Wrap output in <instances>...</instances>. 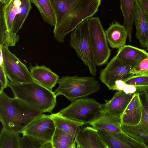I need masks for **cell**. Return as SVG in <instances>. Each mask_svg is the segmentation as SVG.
<instances>
[{"mask_svg": "<svg viewBox=\"0 0 148 148\" xmlns=\"http://www.w3.org/2000/svg\"><path fill=\"white\" fill-rule=\"evenodd\" d=\"M56 17L54 38L63 42L66 35L98 11L101 0H50Z\"/></svg>", "mask_w": 148, "mask_h": 148, "instance_id": "cell-1", "label": "cell"}, {"mask_svg": "<svg viewBox=\"0 0 148 148\" xmlns=\"http://www.w3.org/2000/svg\"><path fill=\"white\" fill-rule=\"evenodd\" d=\"M42 113L17 99L9 97L3 91L0 92V121L7 130L19 134Z\"/></svg>", "mask_w": 148, "mask_h": 148, "instance_id": "cell-2", "label": "cell"}, {"mask_svg": "<svg viewBox=\"0 0 148 148\" xmlns=\"http://www.w3.org/2000/svg\"><path fill=\"white\" fill-rule=\"evenodd\" d=\"M14 96L31 108L42 113L51 112L56 105L54 93L35 82L8 85Z\"/></svg>", "mask_w": 148, "mask_h": 148, "instance_id": "cell-3", "label": "cell"}, {"mask_svg": "<svg viewBox=\"0 0 148 148\" xmlns=\"http://www.w3.org/2000/svg\"><path fill=\"white\" fill-rule=\"evenodd\" d=\"M58 83V87L54 92L56 96H64L71 102L98 91L101 86L93 77L76 75L63 76Z\"/></svg>", "mask_w": 148, "mask_h": 148, "instance_id": "cell-4", "label": "cell"}, {"mask_svg": "<svg viewBox=\"0 0 148 148\" xmlns=\"http://www.w3.org/2000/svg\"><path fill=\"white\" fill-rule=\"evenodd\" d=\"M61 115L83 123L90 124L104 113V103L84 97L75 100L58 112Z\"/></svg>", "mask_w": 148, "mask_h": 148, "instance_id": "cell-5", "label": "cell"}, {"mask_svg": "<svg viewBox=\"0 0 148 148\" xmlns=\"http://www.w3.org/2000/svg\"><path fill=\"white\" fill-rule=\"evenodd\" d=\"M89 18L83 21L72 31L70 43L77 56L88 67L90 73L94 76L96 75L97 69L89 33Z\"/></svg>", "mask_w": 148, "mask_h": 148, "instance_id": "cell-6", "label": "cell"}, {"mask_svg": "<svg viewBox=\"0 0 148 148\" xmlns=\"http://www.w3.org/2000/svg\"><path fill=\"white\" fill-rule=\"evenodd\" d=\"M88 29L96 64L98 66H102L107 63L111 50L99 17L89 18Z\"/></svg>", "mask_w": 148, "mask_h": 148, "instance_id": "cell-7", "label": "cell"}, {"mask_svg": "<svg viewBox=\"0 0 148 148\" xmlns=\"http://www.w3.org/2000/svg\"><path fill=\"white\" fill-rule=\"evenodd\" d=\"M3 67L10 82L15 83L35 82L26 65L9 50L8 47L3 46Z\"/></svg>", "mask_w": 148, "mask_h": 148, "instance_id": "cell-8", "label": "cell"}, {"mask_svg": "<svg viewBox=\"0 0 148 148\" xmlns=\"http://www.w3.org/2000/svg\"><path fill=\"white\" fill-rule=\"evenodd\" d=\"M56 128L49 115L42 114L32 121L22 133L42 142H51Z\"/></svg>", "mask_w": 148, "mask_h": 148, "instance_id": "cell-9", "label": "cell"}, {"mask_svg": "<svg viewBox=\"0 0 148 148\" xmlns=\"http://www.w3.org/2000/svg\"><path fill=\"white\" fill-rule=\"evenodd\" d=\"M132 69L120 61L116 55L101 70L99 78L109 90H113L116 81H123L132 75L130 71Z\"/></svg>", "mask_w": 148, "mask_h": 148, "instance_id": "cell-10", "label": "cell"}, {"mask_svg": "<svg viewBox=\"0 0 148 148\" xmlns=\"http://www.w3.org/2000/svg\"><path fill=\"white\" fill-rule=\"evenodd\" d=\"M101 140L107 148H148L124 132L116 133L97 130Z\"/></svg>", "mask_w": 148, "mask_h": 148, "instance_id": "cell-11", "label": "cell"}, {"mask_svg": "<svg viewBox=\"0 0 148 148\" xmlns=\"http://www.w3.org/2000/svg\"><path fill=\"white\" fill-rule=\"evenodd\" d=\"M143 112V105L140 93H134L121 118L122 125L133 126L140 121Z\"/></svg>", "mask_w": 148, "mask_h": 148, "instance_id": "cell-12", "label": "cell"}, {"mask_svg": "<svg viewBox=\"0 0 148 148\" xmlns=\"http://www.w3.org/2000/svg\"><path fill=\"white\" fill-rule=\"evenodd\" d=\"M77 148H107L97 130L93 127L81 128L76 137Z\"/></svg>", "mask_w": 148, "mask_h": 148, "instance_id": "cell-13", "label": "cell"}, {"mask_svg": "<svg viewBox=\"0 0 148 148\" xmlns=\"http://www.w3.org/2000/svg\"><path fill=\"white\" fill-rule=\"evenodd\" d=\"M133 94H127L123 90L116 92L110 100H105L104 113L121 118Z\"/></svg>", "mask_w": 148, "mask_h": 148, "instance_id": "cell-14", "label": "cell"}, {"mask_svg": "<svg viewBox=\"0 0 148 148\" xmlns=\"http://www.w3.org/2000/svg\"><path fill=\"white\" fill-rule=\"evenodd\" d=\"M30 73L34 81L47 89L53 91L52 88L58 82L59 77L45 65L31 66Z\"/></svg>", "mask_w": 148, "mask_h": 148, "instance_id": "cell-15", "label": "cell"}, {"mask_svg": "<svg viewBox=\"0 0 148 148\" xmlns=\"http://www.w3.org/2000/svg\"><path fill=\"white\" fill-rule=\"evenodd\" d=\"M136 28V36L140 46L147 48L148 46V17L140 5L138 0H135L134 22Z\"/></svg>", "mask_w": 148, "mask_h": 148, "instance_id": "cell-16", "label": "cell"}, {"mask_svg": "<svg viewBox=\"0 0 148 148\" xmlns=\"http://www.w3.org/2000/svg\"><path fill=\"white\" fill-rule=\"evenodd\" d=\"M116 55L122 62L133 68L148 57V53L144 49L125 45L118 49Z\"/></svg>", "mask_w": 148, "mask_h": 148, "instance_id": "cell-17", "label": "cell"}, {"mask_svg": "<svg viewBox=\"0 0 148 148\" xmlns=\"http://www.w3.org/2000/svg\"><path fill=\"white\" fill-rule=\"evenodd\" d=\"M107 41L112 48L119 49L125 45L128 36L127 31L118 21H112L105 31Z\"/></svg>", "mask_w": 148, "mask_h": 148, "instance_id": "cell-18", "label": "cell"}, {"mask_svg": "<svg viewBox=\"0 0 148 148\" xmlns=\"http://www.w3.org/2000/svg\"><path fill=\"white\" fill-rule=\"evenodd\" d=\"M89 124L97 130L116 133L123 132L121 128V118L105 113Z\"/></svg>", "mask_w": 148, "mask_h": 148, "instance_id": "cell-19", "label": "cell"}, {"mask_svg": "<svg viewBox=\"0 0 148 148\" xmlns=\"http://www.w3.org/2000/svg\"><path fill=\"white\" fill-rule=\"evenodd\" d=\"M49 116L56 127L68 132L75 138L81 127L84 125L81 122L63 116L58 112L52 114Z\"/></svg>", "mask_w": 148, "mask_h": 148, "instance_id": "cell-20", "label": "cell"}, {"mask_svg": "<svg viewBox=\"0 0 148 148\" xmlns=\"http://www.w3.org/2000/svg\"><path fill=\"white\" fill-rule=\"evenodd\" d=\"M120 8L123 17V26L128 34L129 40H132V30L134 22L135 0H120Z\"/></svg>", "mask_w": 148, "mask_h": 148, "instance_id": "cell-21", "label": "cell"}, {"mask_svg": "<svg viewBox=\"0 0 148 148\" xmlns=\"http://www.w3.org/2000/svg\"><path fill=\"white\" fill-rule=\"evenodd\" d=\"M75 140L70 133L56 127L51 142L53 148H75Z\"/></svg>", "mask_w": 148, "mask_h": 148, "instance_id": "cell-22", "label": "cell"}, {"mask_svg": "<svg viewBox=\"0 0 148 148\" xmlns=\"http://www.w3.org/2000/svg\"><path fill=\"white\" fill-rule=\"evenodd\" d=\"M20 0H10L4 5L3 8L4 16L7 30L12 32L14 20L20 11Z\"/></svg>", "mask_w": 148, "mask_h": 148, "instance_id": "cell-23", "label": "cell"}, {"mask_svg": "<svg viewBox=\"0 0 148 148\" xmlns=\"http://www.w3.org/2000/svg\"><path fill=\"white\" fill-rule=\"evenodd\" d=\"M39 11L44 21L54 26L56 24L55 13L50 0H30Z\"/></svg>", "mask_w": 148, "mask_h": 148, "instance_id": "cell-24", "label": "cell"}, {"mask_svg": "<svg viewBox=\"0 0 148 148\" xmlns=\"http://www.w3.org/2000/svg\"><path fill=\"white\" fill-rule=\"evenodd\" d=\"M126 84L134 86L136 92H145L148 94V72L131 75L123 81Z\"/></svg>", "mask_w": 148, "mask_h": 148, "instance_id": "cell-25", "label": "cell"}, {"mask_svg": "<svg viewBox=\"0 0 148 148\" xmlns=\"http://www.w3.org/2000/svg\"><path fill=\"white\" fill-rule=\"evenodd\" d=\"M123 132L136 140L145 144L148 148V134L138 124L130 126L121 125Z\"/></svg>", "mask_w": 148, "mask_h": 148, "instance_id": "cell-26", "label": "cell"}, {"mask_svg": "<svg viewBox=\"0 0 148 148\" xmlns=\"http://www.w3.org/2000/svg\"><path fill=\"white\" fill-rule=\"evenodd\" d=\"M19 134L2 128L0 134V148H19Z\"/></svg>", "mask_w": 148, "mask_h": 148, "instance_id": "cell-27", "label": "cell"}, {"mask_svg": "<svg viewBox=\"0 0 148 148\" xmlns=\"http://www.w3.org/2000/svg\"><path fill=\"white\" fill-rule=\"evenodd\" d=\"M20 11L15 18L12 32L16 34L21 27L32 7L30 0H20Z\"/></svg>", "mask_w": 148, "mask_h": 148, "instance_id": "cell-28", "label": "cell"}, {"mask_svg": "<svg viewBox=\"0 0 148 148\" xmlns=\"http://www.w3.org/2000/svg\"><path fill=\"white\" fill-rule=\"evenodd\" d=\"M23 135L19 138V148H44L47 143L29 136Z\"/></svg>", "mask_w": 148, "mask_h": 148, "instance_id": "cell-29", "label": "cell"}, {"mask_svg": "<svg viewBox=\"0 0 148 148\" xmlns=\"http://www.w3.org/2000/svg\"><path fill=\"white\" fill-rule=\"evenodd\" d=\"M143 105L141 119L138 124L148 134V95L145 92H139Z\"/></svg>", "mask_w": 148, "mask_h": 148, "instance_id": "cell-30", "label": "cell"}, {"mask_svg": "<svg viewBox=\"0 0 148 148\" xmlns=\"http://www.w3.org/2000/svg\"><path fill=\"white\" fill-rule=\"evenodd\" d=\"M18 40V35L7 29L0 33V44L8 47L14 46Z\"/></svg>", "mask_w": 148, "mask_h": 148, "instance_id": "cell-31", "label": "cell"}, {"mask_svg": "<svg viewBox=\"0 0 148 148\" xmlns=\"http://www.w3.org/2000/svg\"><path fill=\"white\" fill-rule=\"evenodd\" d=\"M148 72V57L141 61L130 71L132 75L138 74Z\"/></svg>", "mask_w": 148, "mask_h": 148, "instance_id": "cell-32", "label": "cell"}, {"mask_svg": "<svg viewBox=\"0 0 148 148\" xmlns=\"http://www.w3.org/2000/svg\"><path fill=\"white\" fill-rule=\"evenodd\" d=\"M7 77L3 66H0V92L8 86L10 82Z\"/></svg>", "mask_w": 148, "mask_h": 148, "instance_id": "cell-33", "label": "cell"}, {"mask_svg": "<svg viewBox=\"0 0 148 148\" xmlns=\"http://www.w3.org/2000/svg\"><path fill=\"white\" fill-rule=\"evenodd\" d=\"M138 3L148 17V0H138Z\"/></svg>", "mask_w": 148, "mask_h": 148, "instance_id": "cell-34", "label": "cell"}, {"mask_svg": "<svg viewBox=\"0 0 148 148\" xmlns=\"http://www.w3.org/2000/svg\"><path fill=\"white\" fill-rule=\"evenodd\" d=\"M10 0H0V3L2 4L5 5L8 3Z\"/></svg>", "mask_w": 148, "mask_h": 148, "instance_id": "cell-35", "label": "cell"}, {"mask_svg": "<svg viewBox=\"0 0 148 148\" xmlns=\"http://www.w3.org/2000/svg\"><path fill=\"white\" fill-rule=\"evenodd\" d=\"M147 50H148V46H147Z\"/></svg>", "mask_w": 148, "mask_h": 148, "instance_id": "cell-36", "label": "cell"}, {"mask_svg": "<svg viewBox=\"0 0 148 148\" xmlns=\"http://www.w3.org/2000/svg\"><path fill=\"white\" fill-rule=\"evenodd\" d=\"M148 94V93H147Z\"/></svg>", "mask_w": 148, "mask_h": 148, "instance_id": "cell-37", "label": "cell"}]
</instances>
